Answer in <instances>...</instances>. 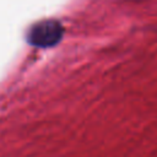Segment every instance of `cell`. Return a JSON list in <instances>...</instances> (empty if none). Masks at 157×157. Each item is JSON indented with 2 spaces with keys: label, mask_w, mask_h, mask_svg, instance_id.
Here are the masks:
<instances>
[{
  "label": "cell",
  "mask_w": 157,
  "mask_h": 157,
  "mask_svg": "<svg viewBox=\"0 0 157 157\" xmlns=\"http://www.w3.org/2000/svg\"><path fill=\"white\" fill-rule=\"evenodd\" d=\"M63 29L59 23L47 21L36 25L28 33V42L37 47H52L61 38Z\"/></svg>",
  "instance_id": "6da1fadb"
}]
</instances>
